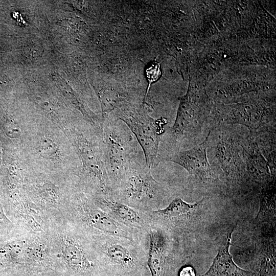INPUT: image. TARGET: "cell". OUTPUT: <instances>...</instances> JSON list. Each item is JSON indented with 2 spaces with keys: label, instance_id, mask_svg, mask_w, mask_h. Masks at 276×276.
I'll return each instance as SVG.
<instances>
[{
  "label": "cell",
  "instance_id": "cell-1",
  "mask_svg": "<svg viewBox=\"0 0 276 276\" xmlns=\"http://www.w3.org/2000/svg\"><path fill=\"white\" fill-rule=\"evenodd\" d=\"M102 129L113 191L125 172L136 164L145 162V158L136 139L123 121L103 117Z\"/></svg>",
  "mask_w": 276,
  "mask_h": 276
},
{
  "label": "cell",
  "instance_id": "cell-2",
  "mask_svg": "<svg viewBox=\"0 0 276 276\" xmlns=\"http://www.w3.org/2000/svg\"><path fill=\"white\" fill-rule=\"evenodd\" d=\"M163 185L152 176L151 169L145 162L128 169L112 191L113 196L130 207L143 209L156 206L163 198Z\"/></svg>",
  "mask_w": 276,
  "mask_h": 276
},
{
  "label": "cell",
  "instance_id": "cell-3",
  "mask_svg": "<svg viewBox=\"0 0 276 276\" xmlns=\"http://www.w3.org/2000/svg\"><path fill=\"white\" fill-rule=\"evenodd\" d=\"M133 134L144 155L145 165L152 169L162 161L159 146L165 132L167 120L154 119L142 108L124 107L117 114Z\"/></svg>",
  "mask_w": 276,
  "mask_h": 276
},
{
  "label": "cell",
  "instance_id": "cell-4",
  "mask_svg": "<svg viewBox=\"0 0 276 276\" xmlns=\"http://www.w3.org/2000/svg\"><path fill=\"white\" fill-rule=\"evenodd\" d=\"M242 137L222 129L215 147L217 164L228 187H245V166L242 156Z\"/></svg>",
  "mask_w": 276,
  "mask_h": 276
},
{
  "label": "cell",
  "instance_id": "cell-5",
  "mask_svg": "<svg viewBox=\"0 0 276 276\" xmlns=\"http://www.w3.org/2000/svg\"><path fill=\"white\" fill-rule=\"evenodd\" d=\"M205 99L196 94L189 93L181 102L171 130V136L176 151L185 142L200 133L207 119Z\"/></svg>",
  "mask_w": 276,
  "mask_h": 276
},
{
  "label": "cell",
  "instance_id": "cell-6",
  "mask_svg": "<svg viewBox=\"0 0 276 276\" xmlns=\"http://www.w3.org/2000/svg\"><path fill=\"white\" fill-rule=\"evenodd\" d=\"M212 130H210L204 140L201 143L186 150L173 151L163 159L177 164L186 169L189 178L202 186L217 185L220 181L218 174L210 165L207 156L209 139Z\"/></svg>",
  "mask_w": 276,
  "mask_h": 276
},
{
  "label": "cell",
  "instance_id": "cell-7",
  "mask_svg": "<svg viewBox=\"0 0 276 276\" xmlns=\"http://www.w3.org/2000/svg\"><path fill=\"white\" fill-rule=\"evenodd\" d=\"M204 204V198L194 203L176 198L166 208L153 212L166 228L174 232H189L200 223Z\"/></svg>",
  "mask_w": 276,
  "mask_h": 276
},
{
  "label": "cell",
  "instance_id": "cell-8",
  "mask_svg": "<svg viewBox=\"0 0 276 276\" xmlns=\"http://www.w3.org/2000/svg\"><path fill=\"white\" fill-rule=\"evenodd\" d=\"M213 128L221 123L240 124L245 126L249 132L275 122V115L264 105L258 104H245L228 107L216 116Z\"/></svg>",
  "mask_w": 276,
  "mask_h": 276
},
{
  "label": "cell",
  "instance_id": "cell-9",
  "mask_svg": "<svg viewBox=\"0 0 276 276\" xmlns=\"http://www.w3.org/2000/svg\"><path fill=\"white\" fill-rule=\"evenodd\" d=\"M241 146L245 166L246 188H251L259 193L275 176L271 175L268 163L251 135L249 133L242 137Z\"/></svg>",
  "mask_w": 276,
  "mask_h": 276
},
{
  "label": "cell",
  "instance_id": "cell-10",
  "mask_svg": "<svg viewBox=\"0 0 276 276\" xmlns=\"http://www.w3.org/2000/svg\"><path fill=\"white\" fill-rule=\"evenodd\" d=\"M172 241L166 231L154 228L150 232L148 265L151 276H169L175 264L171 254Z\"/></svg>",
  "mask_w": 276,
  "mask_h": 276
},
{
  "label": "cell",
  "instance_id": "cell-11",
  "mask_svg": "<svg viewBox=\"0 0 276 276\" xmlns=\"http://www.w3.org/2000/svg\"><path fill=\"white\" fill-rule=\"evenodd\" d=\"M263 224L260 242L250 263V271L254 276H275V224Z\"/></svg>",
  "mask_w": 276,
  "mask_h": 276
},
{
  "label": "cell",
  "instance_id": "cell-12",
  "mask_svg": "<svg viewBox=\"0 0 276 276\" xmlns=\"http://www.w3.org/2000/svg\"><path fill=\"white\" fill-rule=\"evenodd\" d=\"M77 214L81 221L89 227L104 234L130 240L128 232L97 205L87 200L78 202Z\"/></svg>",
  "mask_w": 276,
  "mask_h": 276
},
{
  "label": "cell",
  "instance_id": "cell-13",
  "mask_svg": "<svg viewBox=\"0 0 276 276\" xmlns=\"http://www.w3.org/2000/svg\"><path fill=\"white\" fill-rule=\"evenodd\" d=\"M57 255L71 269L79 272L89 271L93 263L88 258L80 242L68 234H61L57 240Z\"/></svg>",
  "mask_w": 276,
  "mask_h": 276
},
{
  "label": "cell",
  "instance_id": "cell-14",
  "mask_svg": "<svg viewBox=\"0 0 276 276\" xmlns=\"http://www.w3.org/2000/svg\"><path fill=\"white\" fill-rule=\"evenodd\" d=\"M232 229L228 232L224 241L219 247L218 253L209 269L202 276H254L250 270L239 267L229 252Z\"/></svg>",
  "mask_w": 276,
  "mask_h": 276
},
{
  "label": "cell",
  "instance_id": "cell-15",
  "mask_svg": "<svg viewBox=\"0 0 276 276\" xmlns=\"http://www.w3.org/2000/svg\"><path fill=\"white\" fill-rule=\"evenodd\" d=\"M96 203V205L119 223L136 227H141L143 224V220L136 211L112 195H97Z\"/></svg>",
  "mask_w": 276,
  "mask_h": 276
},
{
  "label": "cell",
  "instance_id": "cell-16",
  "mask_svg": "<svg viewBox=\"0 0 276 276\" xmlns=\"http://www.w3.org/2000/svg\"><path fill=\"white\" fill-rule=\"evenodd\" d=\"M257 143L266 159L271 174L275 176V126L267 125L253 132H249Z\"/></svg>",
  "mask_w": 276,
  "mask_h": 276
},
{
  "label": "cell",
  "instance_id": "cell-17",
  "mask_svg": "<svg viewBox=\"0 0 276 276\" xmlns=\"http://www.w3.org/2000/svg\"><path fill=\"white\" fill-rule=\"evenodd\" d=\"M259 198L260 206L255 219L258 224L264 223L275 224V178L262 187L260 190Z\"/></svg>",
  "mask_w": 276,
  "mask_h": 276
},
{
  "label": "cell",
  "instance_id": "cell-18",
  "mask_svg": "<svg viewBox=\"0 0 276 276\" xmlns=\"http://www.w3.org/2000/svg\"><path fill=\"white\" fill-rule=\"evenodd\" d=\"M103 251L113 264L123 268H130L134 265L135 259L129 250L117 242H107L103 246Z\"/></svg>",
  "mask_w": 276,
  "mask_h": 276
},
{
  "label": "cell",
  "instance_id": "cell-19",
  "mask_svg": "<svg viewBox=\"0 0 276 276\" xmlns=\"http://www.w3.org/2000/svg\"><path fill=\"white\" fill-rule=\"evenodd\" d=\"M29 244L24 240L13 241L3 247L0 252L8 262L19 264L25 259H28Z\"/></svg>",
  "mask_w": 276,
  "mask_h": 276
},
{
  "label": "cell",
  "instance_id": "cell-20",
  "mask_svg": "<svg viewBox=\"0 0 276 276\" xmlns=\"http://www.w3.org/2000/svg\"><path fill=\"white\" fill-rule=\"evenodd\" d=\"M37 150L39 154L43 158L55 159L58 156V151L55 144L49 137H43L40 140Z\"/></svg>",
  "mask_w": 276,
  "mask_h": 276
},
{
  "label": "cell",
  "instance_id": "cell-21",
  "mask_svg": "<svg viewBox=\"0 0 276 276\" xmlns=\"http://www.w3.org/2000/svg\"><path fill=\"white\" fill-rule=\"evenodd\" d=\"M41 198L49 204H55L59 198V191L56 186L51 183H45L39 191Z\"/></svg>",
  "mask_w": 276,
  "mask_h": 276
},
{
  "label": "cell",
  "instance_id": "cell-22",
  "mask_svg": "<svg viewBox=\"0 0 276 276\" xmlns=\"http://www.w3.org/2000/svg\"><path fill=\"white\" fill-rule=\"evenodd\" d=\"M146 74L149 83L147 89L148 92L150 85L152 83L157 81L160 75V66L159 64L156 62H152L149 63L146 69Z\"/></svg>",
  "mask_w": 276,
  "mask_h": 276
},
{
  "label": "cell",
  "instance_id": "cell-23",
  "mask_svg": "<svg viewBox=\"0 0 276 276\" xmlns=\"http://www.w3.org/2000/svg\"><path fill=\"white\" fill-rule=\"evenodd\" d=\"M179 276H196V271L192 266H186L180 271Z\"/></svg>",
  "mask_w": 276,
  "mask_h": 276
},
{
  "label": "cell",
  "instance_id": "cell-24",
  "mask_svg": "<svg viewBox=\"0 0 276 276\" xmlns=\"http://www.w3.org/2000/svg\"><path fill=\"white\" fill-rule=\"evenodd\" d=\"M8 221L0 202V223Z\"/></svg>",
  "mask_w": 276,
  "mask_h": 276
}]
</instances>
